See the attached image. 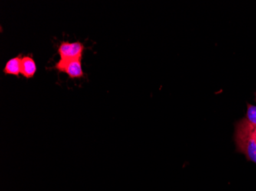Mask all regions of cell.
Listing matches in <instances>:
<instances>
[{
  "label": "cell",
  "mask_w": 256,
  "mask_h": 191,
  "mask_svg": "<svg viewBox=\"0 0 256 191\" xmlns=\"http://www.w3.org/2000/svg\"><path fill=\"white\" fill-rule=\"evenodd\" d=\"M235 140L237 150L244 154L248 161L256 164V127L246 118L237 123Z\"/></svg>",
  "instance_id": "obj_1"
},
{
  "label": "cell",
  "mask_w": 256,
  "mask_h": 191,
  "mask_svg": "<svg viewBox=\"0 0 256 191\" xmlns=\"http://www.w3.org/2000/svg\"><path fill=\"white\" fill-rule=\"evenodd\" d=\"M54 69L58 72L66 73L69 78L80 79L84 77L83 71L82 59H71V60H62L56 63Z\"/></svg>",
  "instance_id": "obj_2"
},
{
  "label": "cell",
  "mask_w": 256,
  "mask_h": 191,
  "mask_svg": "<svg viewBox=\"0 0 256 191\" xmlns=\"http://www.w3.org/2000/svg\"><path fill=\"white\" fill-rule=\"evenodd\" d=\"M86 47L80 41L69 42L63 41L58 47V54L60 59L62 60H71V59H82Z\"/></svg>",
  "instance_id": "obj_3"
},
{
  "label": "cell",
  "mask_w": 256,
  "mask_h": 191,
  "mask_svg": "<svg viewBox=\"0 0 256 191\" xmlns=\"http://www.w3.org/2000/svg\"><path fill=\"white\" fill-rule=\"evenodd\" d=\"M37 66L32 54L22 56L21 63V74L26 79L32 78L36 73Z\"/></svg>",
  "instance_id": "obj_4"
},
{
  "label": "cell",
  "mask_w": 256,
  "mask_h": 191,
  "mask_svg": "<svg viewBox=\"0 0 256 191\" xmlns=\"http://www.w3.org/2000/svg\"><path fill=\"white\" fill-rule=\"evenodd\" d=\"M22 54H18L14 58L10 59L7 61L4 69V73L6 75H14L20 77L21 74V63Z\"/></svg>",
  "instance_id": "obj_5"
},
{
  "label": "cell",
  "mask_w": 256,
  "mask_h": 191,
  "mask_svg": "<svg viewBox=\"0 0 256 191\" xmlns=\"http://www.w3.org/2000/svg\"><path fill=\"white\" fill-rule=\"evenodd\" d=\"M247 121L256 127V106L248 104L247 107L246 118Z\"/></svg>",
  "instance_id": "obj_6"
}]
</instances>
